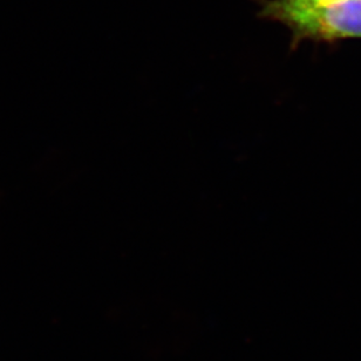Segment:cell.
Here are the masks:
<instances>
[{
	"mask_svg": "<svg viewBox=\"0 0 361 361\" xmlns=\"http://www.w3.org/2000/svg\"><path fill=\"white\" fill-rule=\"evenodd\" d=\"M259 4V17L288 26L293 42L361 38V0H336L314 6H290L279 0Z\"/></svg>",
	"mask_w": 361,
	"mask_h": 361,
	"instance_id": "cell-1",
	"label": "cell"
},
{
	"mask_svg": "<svg viewBox=\"0 0 361 361\" xmlns=\"http://www.w3.org/2000/svg\"><path fill=\"white\" fill-rule=\"evenodd\" d=\"M279 1L290 6H314V5L332 3L336 0H279Z\"/></svg>",
	"mask_w": 361,
	"mask_h": 361,
	"instance_id": "cell-2",
	"label": "cell"
}]
</instances>
